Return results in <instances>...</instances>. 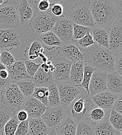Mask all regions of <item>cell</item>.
I'll return each instance as SVG.
<instances>
[{
    "instance_id": "6da1fadb",
    "label": "cell",
    "mask_w": 122,
    "mask_h": 135,
    "mask_svg": "<svg viewBox=\"0 0 122 135\" xmlns=\"http://www.w3.org/2000/svg\"><path fill=\"white\" fill-rule=\"evenodd\" d=\"M89 4L95 27L109 30L122 20L121 0H90Z\"/></svg>"
},
{
    "instance_id": "7a4b0ae2",
    "label": "cell",
    "mask_w": 122,
    "mask_h": 135,
    "mask_svg": "<svg viewBox=\"0 0 122 135\" xmlns=\"http://www.w3.org/2000/svg\"><path fill=\"white\" fill-rule=\"evenodd\" d=\"M84 62L95 70L108 73L114 71V56L109 49L95 43L86 49L79 47Z\"/></svg>"
},
{
    "instance_id": "3957f363",
    "label": "cell",
    "mask_w": 122,
    "mask_h": 135,
    "mask_svg": "<svg viewBox=\"0 0 122 135\" xmlns=\"http://www.w3.org/2000/svg\"><path fill=\"white\" fill-rule=\"evenodd\" d=\"M95 106L85 90H83L66 109L68 116L77 123L86 119L90 110Z\"/></svg>"
},
{
    "instance_id": "277c9868",
    "label": "cell",
    "mask_w": 122,
    "mask_h": 135,
    "mask_svg": "<svg viewBox=\"0 0 122 135\" xmlns=\"http://www.w3.org/2000/svg\"><path fill=\"white\" fill-rule=\"evenodd\" d=\"M69 17L74 24L90 28L95 27L89 1H81L75 3L71 7Z\"/></svg>"
},
{
    "instance_id": "5b68a950",
    "label": "cell",
    "mask_w": 122,
    "mask_h": 135,
    "mask_svg": "<svg viewBox=\"0 0 122 135\" xmlns=\"http://www.w3.org/2000/svg\"><path fill=\"white\" fill-rule=\"evenodd\" d=\"M1 102L9 110L16 113L19 111L26 98L16 83H11L1 93Z\"/></svg>"
},
{
    "instance_id": "8992f818",
    "label": "cell",
    "mask_w": 122,
    "mask_h": 135,
    "mask_svg": "<svg viewBox=\"0 0 122 135\" xmlns=\"http://www.w3.org/2000/svg\"><path fill=\"white\" fill-rule=\"evenodd\" d=\"M58 19L50 13L38 14L31 18L29 26L33 33L40 36L52 31Z\"/></svg>"
},
{
    "instance_id": "52a82bcc",
    "label": "cell",
    "mask_w": 122,
    "mask_h": 135,
    "mask_svg": "<svg viewBox=\"0 0 122 135\" xmlns=\"http://www.w3.org/2000/svg\"><path fill=\"white\" fill-rule=\"evenodd\" d=\"M57 87L61 106L66 109L71 103L84 90L82 87L75 86L69 82L56 83Z\"/></svg>"
},
{
    "instance_id": "ba28073f",
    "label": "cell",
    "mask_w": 122,
    "mask_h": 135,
    "mask_svg": "<svg viewBox=\"0 0 122 135\" xmlns=\"http://www.w3.org/2000/svg\"><path fill=\"white\" fill-rule=\"evenodd\" d=\"M50 60L55 67L53 72L55 83L69 82L72 63L58 54L51 57Z\"/></svg>"
},
{
    "instance_id": "9c48e42d",
    "label": "cell",
    "mask_w": 122,
    "mask_h": 135,
    "mask_svg": "<svg viewBox=\"0 0 122 135\" xmlns=\"http://www.w3.org/2000/svg\"><path fill=\"white\" fill-rule=\"evenodd\" d=\"M66 109L60 106L55 108L47 107L41 118L50 129H56L67 117Z\"/></svg>"
},
{
    "instance_id": "30bf717a",
    "label": "cell",
    "mask_w": 122,
    "mask_h": 135,
    "mask_svg": "<svg viewBox=\"0 0 122 135\" xmlns=\"http://www.w3.org/2000/svg\"><path fill=\"white\" fill-rule=\"evenodd\" d=\"M20 35L14 29H0V50L9 51L21 45Z\"/></svg>"
},
{
    "instance_id": "8fae6325",
    "label": "cell",
    "mask_w": 122,
    "mask_h": 135,
    "mask_svg": "<svg viewBox=\"0 0 122 135\" xmlns=\"http://www.w3.org/2000/svg\"><path fill=\"white\" fill-rule=\"evenodd\" d=\"M52 31L55 34L63 43L72 42L73 23L67 18H58Z\"/></svg>"
},
{
    "instance_id": "7c38bea8",
    "label": "cell",
    "mask_w": 122,
    "mask_h": 135,
    "mask_svg": "<svg viewBox=\"0 0 122 135\" xmlns=\"http://www.w3.org/2000/svg\"><path fill=\"white\" fill-rule=\"evenodd\" d=\"M109 46L113 55L122 53V20L115 23L109 29Z\"/></svg>"
},
{
    "instance_id": "4fadbf2b",
    "label": "cell",
    "mask_w": 122,
    "mask_h": 135,
    "mask_svg": "<svg viewBox=\"0 0 122 135\" xmlns=\"http://www.w3.org/2000/svg\"><path fill=\"white\" fill-rule=\"evenodd\" d=\"M19 24L16 8L13 5L0 8V26L6 29L16 28Z\"/></svg>"
},
{
    "instance_id": "5bb4252c",
    "label": "cell",
    "mask_w": 122,
    "mask_h": 135,
    "mask_svg": "<svg viewBox=\"0 0 122 135\" xmlns=\"http://www.w3.org/2000/svg\"><path fill=\"white\" fill-rule=\"evenodd\" d=\"M107 73L95 70L91 76L88 86L89 94L90 97L105 91L106 88Z\"/></svg>"
},
{
    "instance_id": "9a60e30c",
    "label": "cell",
    "mask_w": 122,
    "mask_h": 135,
    "mask_svg": "<svg viewBox=\"0 0 122 135\" xmlns=\"http://www.w3.org/2000/svg\"><path fill=\"white\" fill-rule=\"evenodd\" d=\"M25 59L20 58L16 60L15 63L6 67L8 73V79L12 83H17L25 79H32L28 74L25 66Z\"/></svg>"
},
{
    "instance_id": "2e32d148",
    "label": "cell",
    "mask_w": 122,
    "mask_h": 135,
    "mask_svg": "<svg viewBox=\"0 0 122 135\" xmlns=\"http://www.w3.org/2000/svg\"><path fill=\"white\" fill-rule=\"evenodd\" d=\"M59 55L61 56L72 64L78 61H84L83 54L79 47L73 43H63L61 47L57 49Z\"/></svg>"
},
{
    "instance_id": "e0dca14e",
    "label": "cell",
    "mask_w": 122,
    "mask_h": 135,
    "mask_svg": "<svg viewBox=\"0 0 122 135\" xmlns=\"http://www.w3.org/2000/svg\"><path fill=\"white\" fill-rule=\"evenodd\" d=\"M47 107L35 98L30 97L25 99L20 110L26 111L29 116V118H38L45 112Z\"/></svg>"
},
{
    "instance_id": "ac0fdd59",
    "label": "cell",
    "mask_w": 122,
    "mask_h": 135,
    "mask_svg": "<svg viewBox=\"0 0 122 135\" xmlns=\"http://www.w3.org/2000/svg\"><path fill=\"white\" fill-rule=\"evenodd\" d=\"M118 95L106 90L91 97V99L95 105L108 111H111Z\"/></svg>"
},
{
    "instance_id": "d6986e66",
    "label": "cell",
    "mask_w": 122,
    "mask_h": 135,
    "mask_svg": "<svg viewBox=\"0 0 122 135\" xmlns=\"http://www.w3.org/2000/svg\"><path fill=\"white\" fill-rule=\"evenodd\" d=\"M106 88V90L112 93L122 94V75L115 71L107 73Z\"/></svg>"
},
{
    "instance_id": "ffe728a7",
    "label": "cell",
    "mask_w": 122,
    "mask_h": 135,
    "mask_svg": "<svg viewBox=\"0 0 122 135\" xmlns=\"http://www.w3.org/2000/svg\"><path fill=\"white\" fill-rule=\"evenodd\" d=\"M16 8L19 17V23L21 25L26 23L33 16V10L28 1H19Z\"/></svg>"
},
{
    "instance_id": "44dd1931",
    "label": "cell",
    "mask_w": 122,
    "mask_h": 135,
    "mask_svg": "<svg viewBox=\"0 0 122 135\" xmlns=\"http://www.w3.org/2000/svg\"><path fill=\"white\" fill-rule=\"evenodd\" d=\"M32 80L36 87H48L55 83L53 73L45 72L41 67Z\"/></svg>"
},
{
    "instance_id": "7402d4cb",
    "label": "cell",
    "mask_w": 122,
    "mask_h": 135,
    "mask_svg": "<svg viewBox=\"0 0 122 135\" xmlns=\"http://www.w3.org/2000/svg\"><path fill=\"white\" fill-rule=\"evenodd\" d=\"M28 135H47L50 129L41 118H29Z\"/></svg>"
},
{
    "instance_id": "603a6c76",
    "label": "cell",
    "mask_w": 122,
    "mask_h": 135,
    "mask_svg": "<svg viewBox=\"0 0 122 135\" xmlns=\"http://www.w3.org/2000/svg\"><path fill=\"white\" fill-rule=\"evenodd\" d=\"M39 41L48 51L57 49L62 45L60 40L52 31L40 35Z\"/></svg>"
},
{
    "instance_id": "cb8c5ba5",
    "label": "cell",
    "mask_w": 122,
    "mask_h": 135,
    "mask_svg": "<svg viewBox=\"0 0 122 135\" xmlns=\"http://www.w3.org/2000/svg\"><path fill=\"white\" fill-rule=\"evenodd\" d=\"M92 125L95 135H122V132L118 131L112 126L109 118Z\"/></svg>"
},
{
    "instance_id": "d4e9b609",
    "label": "cell",
    "mask_w": 122,
    "mask_h": 135,
    "mask_svg": "<svg viewBox=\"0 0 122 135\" xmlns=\"http://www.w3.org/2000/svg\"><path fill=\"white\" fill-rule=\"evenodd\" d=\"M33 12L40 13H50L51 8L53 4H62L64 1L58 0H40V1H28ZM51 14V13H50Z\"/></svg>"
},
{
    "instance_id": "484cf974",
    "label": "cell",
    "mask_w": 122,
    "mask_h": 135,
    "mask_svg": "<svg viewBox=\"0 0 122 135\" xmlns=\"http://www.w3.org/2000/svg\"><path fill=\"white\" fill-rule=\"evenodd\" d=\"M77 122L67 116L64 121L55 129L57 135H75Z\"/></svg>"
},
{
    "instance_id": "4316f807",
    "label": "cell",
    "mask_w": 122,
    "mask_h": 135,
    "mask_svg": "<svg viewBox=\"0 0 122 135\" xmlns=\"http://www.w3.org/2000/svg\"><path fill=\"white\" fill-rule=\"evenodd\" d=\"M83 61L72 63L70 69V82L75 86L81 84L84 73Z\"/></svg>"
},
{
    "instance_id": "83f0119b",
    "label": "cell",
    "mask_w": 122,
    "mask_h": 135,
    "mask_svg": "<svg viewBox=\"0 0 122 135\" xmlns=\"http://www.w3.org/2000/svg\"><path fill=\"white\" fill-rule=\"evenodd\" d=\"M90 34L96 44L109 49V30L102 28L95 27L91 29Z\"/></svg>"
},
{
    "instance_id": "f1b7e54d",
    "label": "cell",
    "mask_w": 122,
    "mask_h": 135,
    "mask_svg": "<svg viewBox=\"0 0 122 135\" xmlns=\"http://www.w3.org/2000/svg\"><path fill=\"white\" fill-rule=\"evenodd\" d=\"M111 111L95 105L89 112L86 119L91 124H95L109 118Z\"/></svg>"
},
{
    "instance_id": "f546056e",
    "label": "cell",
    "mask_w": 122,
    "mask_h": 135,
    "mask_svg": "<svg viewBox=\"0 0 122 135\" xmlns=\"http://www.w3.org/2000/svg\"><path fill=\"white\" fill-rule=\"evenodd\" d=\"M41 53H45L44 47L40 41L34 40L30 46L26 48L24 51V56L28 57L30 61H32L38 58L39 55Z\"/></svg>"
},
{
    "instance_id": "4dcf8cb0",
    "label": "cell",
    "mask_w": 122,
    "mask_h": 135,
    "mask_svg": "<svg viewBox=\"0 0 122 135\" xmlns=\"http://www.w3.org/2000/svg\"><path fill=\"white\" fill-rule=\"evenodd\" d=\"M16 84L26 98L32 96L36 87L32 79L23 80Z\"/></svg>"
},
{
    "instance_id": "1f68e13d",
    "label": "cell",
    "mask_w": 122,
    "mask_h": 135,
    "mask_svg": "<svg viewBox=\"0 0 122 135\" xmlns=\"http://www.w3.org/2000/svg\"><path fill=\"white\" fill-rule=\"evenodd\" d=\"M48 108H55L61 106L58 90L55 83L50 85L48 87Z\"/></svg>"
},
{
    "instance_id": "d6a6232c",
    "label": "cell",
    "mask_w": 122,
    "mask_h": 135,
    "mask_svg": "<svg viewBox=\"0 0 122 135\" xmlns=\"http://www.w3.org/2000/svg\"><path fill=\"white\" fill-rule=\"evenodd\" d=\"M92 28L73 23V36L72 43L77 42L79 40L90 33Z\"/></svg>"
},
{
    "instance_id": "836d02e7",
    "label": "cell",
    "mask_w": 122,
    "mask_h": 135,
    "mask_svg": "<svg viewBox=\"0 0 122 135\" xmlns=\"http://www.w3.org/2000/svg\"><path fill=\"white\" fill-rule=\"evenodd\" d=\"M83 67H84V73H83V80L81 84L77 86L82 87L83 89H84L87 91V93L89 94L88 86H89V82H90L91 76L92 75V73L95 71V70L93 68L90 66L87 63L85 62H84Z\"/></svg>"
},
{
    "instance_id": "e575fe53",
    "label": "cell",
    "mask_w": 122,
    "mask_h": 135,
    "mask_svg": "<svg viewBox=\"0 0 122 135\" xmlns=\"http://www.w3.org/2000/svg\"><path fill=\"white\" fill-rule=\"evenodd\" d=\"M75 135H95L92 125L87 119L78 122Z\"/></svg>"
},
{
    "instance_id": "d590c367",
    "label": "cell",
    "mask_w": 122,
    "mask_h": 135,
    "mask_svg": "<svg viewBox=\"0 0 122 135\" xmlns=\"http://www.w3.org/2000/svg\"><path fill=\"white\" fill-rule=\"evenodd\" d=\"M48 90L47 87H35L32 97L40 101L45 107L48 106Z\"/></svg>"
},
{
    "instance_id": "8d00e7d4",
    "label": "cell",
    "mask_w": 122,
    "mask_h": 135,
    "mask_svg": "<svg viewBox=\"0 0 122 135\" xmlns=\"http://www.w3.org/2000/svg\"><path fill=\"white\" fill-rule=\"evenodd\" d=\"M14 114L13 111L5 105L0 107V132H3L5 124L14 116Z\"/></svg>"
},
{
    "instance_id": "74e56055",
    "label": "cell",
    "mask_w": 122,
    "mask_h": 135,
    "mask_svg": "<svg viewBox=\"0 0 122 135\" xmlns=\"http://www.w3.org/2000/svg\"><path fill=\"white\" fill-rule=\"evenodd\" d=\"M20 122L18 120L16 113L5 124L3 131L4 135H14L17 129Z\"/></svg>"
},
{
    "instance_id": "f35d334b",
    "label": "cell",
    "mask_w": 122,
    "mask_h": 135,
    "mask_svg": "<svg viewBox=\"0 0 122 135\" xmlns=\"http://www.w3.org/2000/svg\"><path fill=\"white\" fill-rule=\"evenodd\" d=\"M109 120L112 126L118 131L122 132V115L113 110L110 111Z\"/></svg>"
},
{
    "instance_id": "ab89813d",
    "label": "cell",
    "mask_w": 122,
    "mask_h": 135,
    "mask_svg": "<svg viewBox=\"0 0 122 135\" xmlns=\"http://www.w3.org/2000/svg\"><path fill=\"white\" fill-rule=\"evenodd\" d=\"M0 61L6 67L12 66L16 61L13 55L8 51H1Z\"/></svg>"
},
{
    "instance_id": "60d3db41",
    "label": "cell",
    "mask_w": 122,
    "mask_h": 135,
    "mask_svg": "<svg viewBox=\"0 0 122 135\" xmlns=\"http://www.w3.org/2000/svg\"><path fill=\"white\" fill-rule=\"evenodd\" d=\"M25 64L28 74L32 79L35 73L40 67L41 64H36L33 61L28 60L26 59L25 60Z\"/></svg>"
},
{
    "instance_id": "b9f144b4",
    "label": "cell",
    "mask_w": 122,
    "mask_h": 135,
    "mask_svg": "<svg viewBox=\"0 0 122 135\" xmlns=\"http://www.w3.org/2000/svg\"><path fill=\"white\" fill-rule=\"evenodd\" d=\"M50 13L58 18L65 17V13L62 4H53L51 8Z\"/></svg>"
},
{
    "instance_id": "7bdbcfd3",
    "label": "cell",
    "mask_w": 122,
    "mask_h": 135,
    "mask_svg": "<svg viewBox=\"0 0 122 135\" xmlns=\"http://www.w3.org/2000/svg\"><path fill=\"white\" fill-rule=\"evenodd\" d=\"M77 42L80 45V47L82 49L89 47L96 43L94 41L90 33L86 34L84 37L79 40Z\"/></svg>"
},
{
    "instance_id": "ee69618b",
    "label": "cell",
    "mask_w": 122,
    "mask_h": 135,
    "mask_svg": "<svg viewBox=\"0 0 122 135\" xmlns=\"http://www.w3.org/2000/svg\"><path fill=\"white\" fill-rule=\"evenodd\" d=\"M29 133V122L28 119L20 122L17 129L14 135H28Z\"/></svg>"
},
{
    "instance_id": "f6af8a7d",
    "label": "cell",
    "mask_w": 122,
    "mask_h": 135,
    "mask_svg": "<svg viewBox=\"0 0 122 135\" xmlns=\"http://www.w3.org/2000/svg\"><path fill=\"white\" fill-rule=\"evenodd\" d=\"M114 71L122 75V52L114 55Z\"/></svg>"
},
{
    "instance_id": "bcb514c9",
    "label": "cell",
    "mask_w": 122,
    "mask_h": 135,
    "mask_svg": "<svg viewBox=\"0 0 122 135\" xmlns=\"http://www.w3.org/2000/svg\"><path fill=\"white\" fill-rule=\"evenodd\" d=\"M122 94L118 95V97L115 99L113 103V104L112 107V109L114 111L120 113H122Z\"/></svg>"
},
{
    "instance_id": "7dc6e473",
    "label": "cell",
    "mask_w": 122,
    "mask_h": 135,
    "mask_svg": "<svg viewBox=\"0 0 122 135\" xmlns=\"http://www.w3.org/2000/svg\"><path fill=\"white\" fill-rule=\"evenodd\" d=\"M18 120L20 122H23L27 120L29 118V116L27 112L23 110H20L16 113Z\"/></svg>"
},
{
    "instance_id": "c3c4849f",
    "label": "cell",
    "mask_w": 122,
    "mask_h": 135,
    "mask_svg": "<svg viewBox=\"0 0 122 135\" xmlns=\"http://www.w3.org/2000/svg\"><path fill=\"white\" fill-rule=\"evenodd\" d=\"M12 83L9 79L8 78L7 79L4 80L0 78V93L1 91L3 90L5 87H6L8 85Z\"/></svg>"
},
{
    "instance_id": "681fc988",
    "label": "cell",
    "mask_w": 122,
    "mask_h": 135,
    "mask_svg": "<svg viewBox=\"0 0 122 135\" xmlns=\"http://www.w3.org/2000/svg\"><path fill=\"white\" fill-rule=\"evenodd\" d=\"M8 73L7 70H4L0 72V78L2 79L6 80L8 78Z\"/></svg>"
},
{
    "instance_id": "f907efd6",
    "label": "cell",
    "mask_w": 122,
    "mask_h": 135,
    "mask_svg": "<svg viewBox=\"0 0 122 135\" xmlns=\"http://www.w3.org/2000/svg\"><path fill=\"white\" fill-rule=\"evenodd\" d=\"M38 57H40V58L42 59V61L43 62V63H46V62L48 61V58H47V57L45 55V54H43V53L40 54L39 55Z\"/></svg>"
},
{
    "instance_id": "816d5d0a",
    "label": "cell",
    "mask_w": 122,
    "mask_h": 135,
    "mask_svg": "<svg viewBox=\"0 0 122 135\" xmlns=\"http://www.w3.org/2000/svg\"><path fill=\"white\" fill-rule=\"evenodd\" d=\"M47 135H57L56 130L55 129H51L50 130Z\"/></svg>"
},
{
    "instance_id": "f5cc1de1",
    "label": "cell",
    "mask_w": 122,
    "mask_h": 135,
    "mask_svg": "<svg viewBox=\"0 0 122 135\" xmlns=\"http://www.w3.org/2000/svg\"><path fill=\"white\" fill-rule=\"evenodd\" d=\"M4 70H6V67L4 66L3 64L0 62V72Z\"/></svg>"
},
{
    "instance_id": "db71d44e",
    "label": "cell",
    "mask_w": 122,
    "mask_h": 135,
    "mask_svg": "<svg viewBox=\"0 0 122 135\" xmlns=\"http://www.w3.org/2000/svg\"><path fill=\"white\" fill-rule=\"evenodd\" d=\"M9 3L8 1H5V0H0V5L2 4H5Z\"/></svg>"
},
{
    "instance_id": "11a10c76",
    "label": "cell",
    "mask_w": 122,
    "mask_h": 135,
    "mask_svg": "<svg viewBox=\"0 0 122 135\" xmlns=\"http://www.w3.org/2000/svg\"><path fill=\"white\" fill-rule=\"evenodd\" d=\"M0 135H4V133L3 132H0Z\"/></svg>"
},
{
    "instance_id": "9f6ffc18",
    "label": "cell",
    "mask_w": 122,
    "mask_h": 135,
    "mask_svg": "<svg viewBox=\"0 0 122 135\" xmlns=\"http://www.w3.org/2000/svg\"><path fill=\"white\" fill-rule=\"evenodd\" d=\"M0 54H1V51H0Z\"/></svg>"
}]
</instances>
